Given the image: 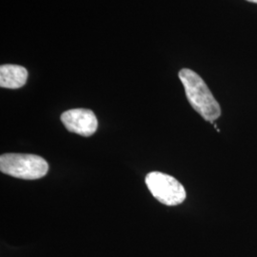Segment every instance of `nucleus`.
I'll list each match as a JSON object with an SVG mask.
<instances>
[{"label": "nucleus", "instance_id": "obj_1", "mask_svg": "<svg viewBox=\"0 0 257 257\" xmlns=\"http://www.w3.org/2000/svg\"><path fill=\"white\" fill-rule=\"evenodd\" d=\"M178 75L188 101L193 109L209 122L218 119L221 115L220 106L202 78L190 69H182Z\"/></svg>", "mask_w": 257, "mask_h": 257}, {"label": "nucleus", "instance_id": "obj_2", "mask_svg": "<svg viewBox=\"0 0 257 257\" xmlns=\"http://www.w3.org/2000/svg\"><path fill=\"white\" fill-rule=\"evenodd\" d=\"M0 171L16 178L35 180L47 175L49 165L44 158L36 155L4 154L0 156Z\"/></svg>", "mask_w": 257, "mask_h": 257}, {"label": "nucleus", "instance_id": "obj_3", "mask_svg": "<svg viewBox=\"0 0 257 257\" xmlns=\"http://www.w3.org/2000/svg\"><path fill=\"white\" fill-rule=\"evenodd\" d=\"M146 184L154 197L166 206H176L186 199L183 185L171 175L159 172L150 173L146 176Z\"/></svg>", "mask_w": 257, "mask_h": 257}, {"label": "nucleus", "instance_id": "obj_4", "mask_svg": "<svg viewBox=\"0 0 257 257\" xmlns=\"http://www.w3.org/2000/svg\"><path fill=\"white\" fill-rule=\"evenodd\" d=\"M61 122L69 132L89 138L96 132L98 122L94 112L88 109H73L64 111Z\"/></svg>", "mask_w": 257, "mask_h": 257}, {"label": "nucleus", "instance_id": "obj_5", "mask_svg": "<svg viewBox=\"0 0 257 257\" xmlns=\"http://www.w3.org/2000/svg\"><path fill=\"white\" fill-rule=\"evenodd\" d=\"M28 79V71L19 65H2L0 67V86L6 89H19Z\"/></svg>", "mask_w": 257, "mask_h": 257}, {"label": "nucleus", "instance_id": "obj_6", "mask_svg": "<svg viewBox=\"0 0 257 257\" xmlns=\"http://www.w3.org/2000/svg\"><path fill=\"white\" fill-rule=\"evenodd\" d=\"M246 1H248V2H251V3H255V4H257V0H246Z\"/></svg>", "mask_w": 257, "mask_h": 257}]
</instances>
